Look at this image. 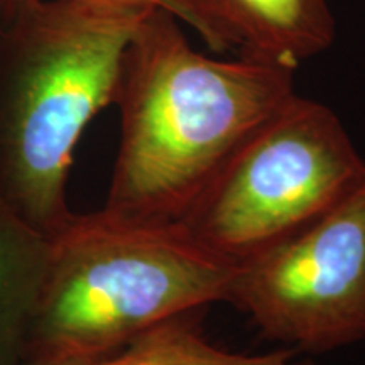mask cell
<instances>
[{
	"label": "cell",
	"mask_w": 365,
	"mask_h": 365,
	"mask_svg": "<svg viewBox=\"0 0 365 365\" xmlns=\"http://www.w3.org/2000/svg\"><path fill=\"white\" fill-rule=\"evenodd\" d=\"M180 19L150 9L115 95L120 137L103 207L140 222H180L232 154L289 100L294 71L198 53Z\"/></svg>",
	"instance_id": "6da1fadb"
},
{
	"label": "cell",
	"mask_w": 365,
	"mask_h": 365,
	"mask_svg": "<svg viewBox=\"0 0 365 365\" xmlns=\"http://www.w3.org/2000/svg\"><path fill=\"white\" fill-rule=\"evenodd\" d=\"M150 9L44 0L0 39V200L46 237L75 212L68 181L81 135L115 102L124 53Z\"/></svg>",
	"instance_id": "7a4b0ae2"
},
{
	"label": "cell",
	"mask_w": 365,
	"mask_h": 365,
	"mask_svg": "<svg viewBox=\"0 0 365 365\" xmlns=\"http://www.w3.org/2000/svg\"><path fill=\"white\" fill-rule=\"evenodd\" d=\"M237 264L178 222L100 208L49 237V261L22 365H85L153 328L227 303Z\"/></svg>",
	"instance_id": "3957f363"
},
{
	"label": "cell",
	"mask_w": 365,
	"mask_h": 365,
	"mask_svg": "<svg viewBox=\"0 0 365 365\" xmlns=\"http://www.w3.org/2000/svg\"><path fill=\"white\" fill-rule=\"evenodd\" d=\"M365 180V159L340 117L293 95L232 154L180 225L240 264L317 220Z\"/></svg>",
	"instance_id": "277c9868"
},
{
	"label": "cell",
	"mask_w": 365,
	"mask_h": 365,
	"mask_svg": "<svg viewBox=\"0 0 365 365\" xmlns=\"http://www.w3.org/2000/svg\"><path fill=\"white\" fill-rule=\"evenodd\" d=\"M227 303L291 352L365 341V180L294 235L237 264Z\"/></svg>",
	"instance_id": "5b68a950"
},
{
	"label": "cell",
	"mask_w": 365,
	"mask_h": 365,
	"mask_svg": "<svg viewBox=\"0 0 365 365\" xmlns=\"http://www.w3.org/2000/svg\"><path fill=\"white\" fill-rule=\"evenodd\" d=\"M188 26L213 53L296 71L336 36L328 0H185Z\"/></svg>",
	"instance_id": "8992f818"
},
{
	"label": "cell",
	"mask_w": 365,
	"mask_h": 365,
	"mask_svg": "<svg viewBox=\"0 0 365 365\" xmlns=\"http://www.w3.org/2000/svg\"><path fill=\"white\" fill-rule=\"evenodd\" d=\"M49 261V237L0 200V365H22Z\"/></svg>",
	"instance_id": "52a82bcc"
},
{
	"label": "cell",
	"mask_w": 365,
	"mask_h": 365,
	"mask_svg": "<svg viewBox=\"0 0 365 365\" xmlns=\"http://www.w3.org/2000/svg\"><path fill=\"white\" fill-rule=\"evenodd\" d=\"M85 365H312L299 362L291 350L237 354L220 349L203 335L193 314L163 323L118 352Z\"/></svg>",
	"instance_id": "ba28073f"
},
{
	"label": "cell",
	"mask_w": 365,
	"mask_h": 365,
	"mask_svg": "<svg viewBox=\"0 0 365 365\" xmlns=\"http://www.w3.org/2000/svg\"><path fill=\"white\" fill-rule=\"evenodd\" d=\"M44 2V0H0V7H2L6 19L17 12L19 9L31 6V4ZM90 2H110V4H135V6L145 7H156L163 11L171 12L176 19L185 22L188 26V9H186L185 0H90Z\"/></svg>",
	"instance_id": "9c48e42d"
},
{
	"label": "cell",
	"mask_w": 365,
	"mask_h": 365,
	"mask_svg": "<svg viewBox=\"0 0 365 365\" xmlns=\"http://www.w3.org/2000/svg\"><path fill=\"white\" fill-rule=\"evenodd\" d=\"M6 16H4V11L2 7H0V39H2V34H4V29H6Z\"/></svg>",
	"instance_id": "30bf717a"
}]
</instances>
